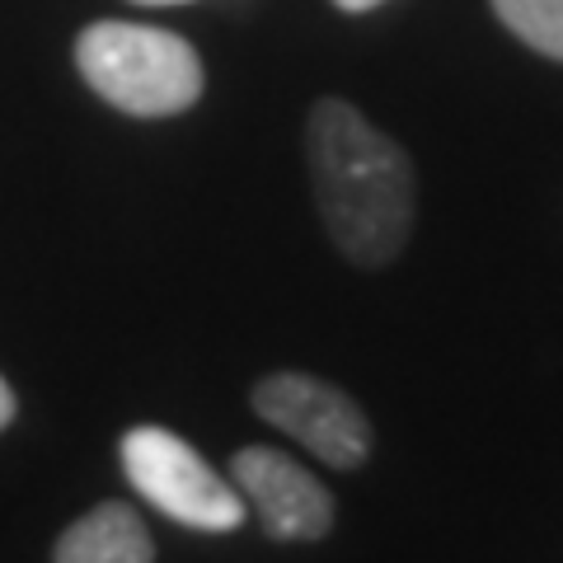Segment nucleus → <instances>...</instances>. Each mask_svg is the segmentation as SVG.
I'll use <instances>...</instances> for the list:
<instances>
[{
	"label": "nucleus",
	"instance_id": "obj_1",
	"mask_svg": "<svg viewBox=\"0 0 563 563\" xmlns=\"http://www.w3.org/2000/svg\"><path fill=\"white\" fill-rule=\"evenodd\" d=\"M314 207L339 254L357 268H385L404 254L418 217L409 151L366 122L347 99H320L306 122Z\"/></svg>",
	"mask_w": 563,
	"mask_h": 563
},
{
	"label": "nucleus",
	"instance_id": "obj_2",
	"mask_svg": "<svg viewBox=\"0 0 563 563\" xmlns=\"http://www.w3.org/2000/svg\"><path fill=\"white\" fill-rule=\"evenodd\" d=\"M85 85L132 118H174L202 99V57L169 29L103 20L76 38Z\"/></svg>",
	"mask_w": 563,
	"mask_h": 563
},
{
	"label": "nucleus",
	"instance_id": "obj_3",
	"mask_svg": "<svg viewBox=\"0 0 563 563\" xmlns=\"http://www.w3.org/2000/svg\"><path fill=\"white\" fill-rule=\"evenodd\" d=\"M122 474L146 498L155 512L169 521L192 526V531H235L244 521V498L235 484H225L184 437L165 428H132L122 437Z\"/></svg>",
	"mask_w": 563,
	"mask_h": 563
},
{
	"label": "nucleus",
	"instance_id": "obj_4",
	"mask_svg": "<svg viewBox=\"0 0 563 563\" xmlns=\"http://www.w3.org/2000/svg\"><path fill=\"white\" fill-rule=\"evenodd\" d=\"M254 413L273 422L277 432H287L291 442H301L314 461L329 470H357L372 455V418L362 413V404L339 385L306 372H273L254 385Z\"/></svg>",
	"mask_w": 563,
	"mask_h": 563
},
{
	"label": "nucleus",
	"instance_id": "obj_5",
	"mask_svg": "<svg viewBox=\"0 0 563 563\" xmlns=\"http://www.w3.org/2000/svg\"><path fill=\"white\" fill-rule=\"evenodd\" d=\"M231 484L254 507L273 540H324L333 531V493L306 465L268 446H244L231 461Z\"/></svg>",
	"mask_w": 563,
	"mask_h": 563
},
{
	"label": "nucleus",
	"instance_id": "obj_6",
	"mask_svg": "<svg viewBox=\"0 0 563 563\" xmlns=\"http://www.w3.org/2000/svg\"><path fill=\"white\" fill-rule=\"evenodd\" d=\"M52 563H155V540L136 507L113 498L66 526Z\"/></svg>",
	"mask_w": 563,
	"mask_h": 563
},
{
	"label": "nucleus",
	"instance_id": "obj_7",
	"mask_svg": "<svg viewBox=\"0 0 563 563\" xmlns=\"http://www.w3.org/2000/svg\"><path fill=\"white\" fill-rule=\"evenodd\" d=\"M493 14L540 57L563 62V0H493Z\"/></svg>",
	"mask_w": 563,
	"mask_h": 563
},
{
	"label": "nucleus",
	"instance_id": "obj_8",
	"mask_svg": "<svg viewBox=\"0 0 563 563\" xmlns=\"http://www.w3.org/2000/svg\"><path fill=\"white\" fill-rule=\"evenodd\" d=\"M14 409H20V404H14V390L5 385V376H0V432L14 422Z\"/></svg>",
	"mask_w": 563,
	"mask_h": 563
},
{
	"label": "nucleus",
	"instance_id": "obj_9",
	"mask_svg": "<svg viewBox=\"0 0 563 563\" xmlns=\"http://www.w3.org/2000/svg\"><path fill=\"white\" fill-rule=\"evenodd\" d=\"M339 10H347V14H366V10H376V5H385V0H333Z\"/></svg>",
	"mask_w": 563,
	"mask_h": 563
},
{
	"label": "nucleus",
	"instance_id": "obj_10",
	"mask_svg": "<svg viewBox=\"0 0 563 563\" xmlns=\"http://www.w3.org/2000/svg\"><path fill=\"white\" fill-rule=\"evenodd\" d=\"M136 5H184V0H136Z\"/></svg>",
	"mask_w": 563,
	"mask_h": 563
}]
</instances>
